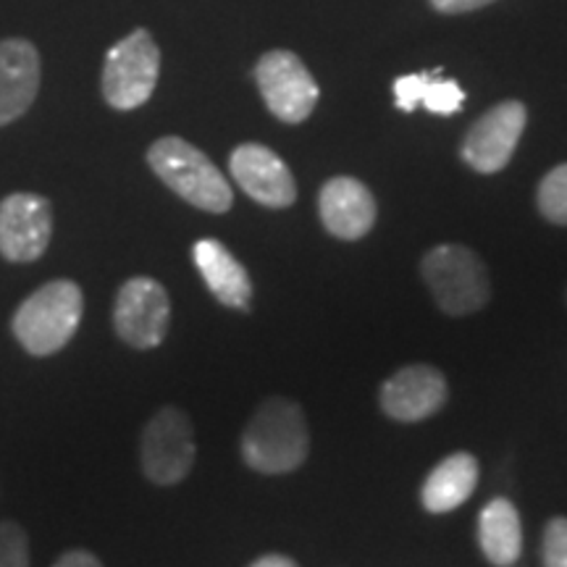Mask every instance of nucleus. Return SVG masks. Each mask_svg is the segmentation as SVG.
<instances>
[{
	"label": "nucleus",
	"instance_id": "1",
	"mask_svg": "<svg viewBox=\"0 0 567 567\" xmlns=\"http://www.w3.org/2000/svg\"><path fill=\"white\" fill-rule=\"evenodd\" d=\"M310 450L308 421L302 408L287 396H271L255 410L243 434V457L266 476L292 473Z\"/></svg>",
	"mask_w": 567,
	"mask_h": 567
},
{
	"label": "nucleus",
	"instance_id": "2",
	"mask_svg": "<svg viewBox=\"0 0 567 567\" xmlns=\"http://www.w3.org/2000/svg\"><path fill=\"white\" fill-rule=\"evenodd\" d=\"M84 295L80 284L55 279L42 284L13 313V337L30 354L45 358L66 347L80 329Z\"/></svg>",
	"mask_w": 567,
	"mask_h": 567
},
{
	"label": "nucleus",
	"instance_id": "3",
	"mask_svg": "<svg viewBox=\"0 0 567 567\" xmlns=\"http://www.w3.org/2000/svg\"><path fill=\"white\" fill-rule=\"evenodd\" d=\"M147 163L155 176L174 189L182 200L205 213H226L231 208V184L200 147L182 137H161L147 151Z\"/></svg>",
	"mask_w": 567,
	"mask_h": 567
},
{
	"label": "nucleus",
	"instance_id": "4",
	"mask_svg": "<svg viewBox=\"0 0 567 567\" xmlns=\"http://www.w3.org/2000/svg\"><path fill=\"white\" fill-rule=\"evenodd\" d=\"M425 287L431 289L439 308L446 316H471L484 308L492 297L488 271L478 252L463 245H439L421 260Z\"/></svg>",
	"mask_w": 567,
	"mask_h": 567
},
{
	"label": "nucleus",
	"instance_id": "5",
	"mask_svg": "<svg viewBox=\"0 0 567 567\" xmlns=\"http://www.w3.org/2000/svg\"><path fill=\"white\" fill-rule=\"evenodd\" d=\"M161 51L147 30H134L105 53L103 97L111 109L134 111L153 97L158 84Z\"/></svg>",
	"mask_w": 567,
	"mask_h": 567
},
{
	"label": "nucleus",
	"instance_id": "6",
	"mask_svg": "<svg viewBox=\"0 0 567 567\" xmlns=\"http://www.w3.org/2000/svg\"><path fill=\"white\" fill-rule=\"evenodd\" d=\"M142 471L158 486H174L195 465L193 421L179 408L168 405L151 417L142 431Z\"/></svg>",
	"mask_w": 567,
	"mask_h": 567
},
{
	"label": "nucleus",
	"instance_id": "7",
	"mask_svg": "<svg viewBox=\"0 0 567 567\" xmlns=\"http://www.w3.org/2000/svg\"><path fill=\"white\" fill-rule=\"evenodd\" d=\"M172 300L161 281L151 276H132L122 284L113 305V326L122 342L134 350H153L168 334Z\"/></svg>",
	"mask_w": 567,
	"mask_h": 567
},
{
	"label": "nucleus",
	"instance_id": "8",
	"mask_svg": "<svg viewBox=\"0 0 567 567\" xmlns=\"http://www.w3.org/2000/svg\"><path fill=\"white\" fill-rule=\"evenodd\" d=\"M255 82L268 111L284 124H300L318 103V84L308 66L289 51H271L255 66Z\"/></svg>",
	"mask_w": 567,
	"mask_h": 567
},
{
	"label": "nucleus",
	"instance_id": "9",
	"mask_svg": "<svg viewBox=\"0 0 567 567\" xmlns=\"http://www.w3.org/2000/svg\"><path fill=\"white\" fill-rule=\"evenodd\" d=\"M53 237V208L38 193H13L0 200V255L11 264H32Z\"/></svg>",
	"mask_w": 567,
	"mask_h": 567
},
{
	"label": "nucleus",
	"instance_id": "10",
	"mask_svg": "<svg viewBox=\"0 0 567 567\" xmlns=\"http://www.w3.org/2000/svg\"><path fill=\"white\" fill-rule=\"evenodd\" d=\"M528 124L526 105L517 101H505L486 111L471 126L463 140V161L478 174H496L507 166L515 155L517 142Z\"/></svg>",
	"mask_w": 567,
	"mask_h": 567
},
{
	"label": "nucleus",
	"instance_id": "11",
	"mask_svg": "<svg viewBox=\"0 0 567 567\" xmlns=\"http://www.w3.org/2000/svg\"><path fill=\"white\" fill-rule=\"evenodd\" d=\"M229 168L245 195L266 208H289L297 200L295 176L271 147L255 145V142L239 145L231 153Z\"/></svg>",
	"mask_w": 567,
	"mask_h": 567
},
{
	"label": "nucleus",
	"instance_id": "12",
	"mask_svg": "<svg viewBox=\"0 0 567 567\" xmlns=\"http://www.w3.org/2000/svg\"><path fill=\"white\" fill-rule=\"evenodd\" d=\"M444 373L434 365H408L396 371L381 386V408L389 417L402 423H417L439 413L446 405Z\"/></svg>",
	"mask_w": 567,
	"mask_h": 567
},
{
	"label": "nucleus",
	"instance_id": "13",
	"mask_svg": "<svg viewBox=\"0 0 567 567\" xmlns=\"http://www.w3.org/2000/svg\"><path fill=\"white\" fill-rule=\"evenodd\" d=\"M42 63L30 40H0V126L30 111L40 92Z\"/></svg>",
	"mask_w": 567,
	"mask_h": 567
},
{
	"label": "nucleus",
	"instance_id": "14",
	"mask_svg": "<svg viewBox=\"0 0 567 567\" xmlns=\"http://www.w3.org/2000/svg\"><path fill=\"white\" fill-rule=\"evenodd\" d=\"M318 210L329 234L354 243L365 237L375 224V200L371 189L352 176H334L318 195Z\"/></svg>",
	"mask_w": 567,
	"mask_h": 567
},
{
	"label": "nucleus",
	"instance_id": "15",
	"mask_svg": "<svg viewBox=\"0 0 567 567\" xmlns=\"http://www.w3.org/2000/svg\"><path fill=\"white\" fill-rule=\"evenodd\" d=\"M193 258L205 287L226 308L247 313L252 305V281L245 266L234 258L231 250L218 239H200L193 247Z\"/></svg>",
	"mask_w": 567,
	"mask_h": 567
},
{
	"label": "nucleus",
	"instance_id": "16",
	"mask_svg": "<svg viewBox=\"0 0 567 567\" xmlns=\"http://www.w3.org/2000/svg\"><path fill=\"white\" fill-rule=\"evenodd\" d=\"M478 484V460L467 452H457L442 460L431 476L425 478L421 502L429 513L442 515L452 513L471 499L473 488Z\"/></svg>",
	"mask_w": 567,
	"mask_h": 567
},
{
	"label": "nucleus",
	"instance_id": "17",
	"mask_svg": "<svg viewBox=\"0 0 567 567\" xmlns=\"http://www.w3.org/2000/svg\"><path fill=\"white\" fill-rule=\"evenodd\" d=\"M478 544L484 557L496 567H509L517 563L523 551V526L513 502L499 496V499H492L481 509Z\"/></svg>",
	"mask_w": 567,
	"mask_h": 567
},
{
	"label": "nucleus",
	"instance_id": "18",
	"mask_svg": "<svg viewBox=\"0 0 567 567\" xmlns=\"http://www.w3.org/2000/svg\"><path fill=\"white\" fill-rule=\"evenodd\" d=\"M536 203L547 221L567 226V163L551 168V172L544 176L542 184H538Z\"/></svg>",
	"mask_w": 567,
	"mask_h": 567
},
{
	"label": "nucleus",
	"instance_id": "19",
	"mask_svg": "<svg viewBox=\"0 0 567 567\" xmlns=\"http://www.w3.org/2000/svg\"><path fill=\"white\" fill-rule=\"evenodd\" d=\"M465 103V92L460 90V84L455 80H442V71H431L429 84H425L423 101L421 105L425 111L436 113V116H452L463 109Z\"/></svg>",
	"mask_w": 567,
	"mask_h": 567
},
{
	"label": "nucleus",
	"instance_id": "20",
	"mask_svg": "<svg viewBox=\"0 0 567 567\" xmlns=\"http://www.w3.org/2000/svg\"><path fill=\"white\" fill-rule=\"evenodd\" d=\"M0 567H30V538L19 523H0Z\"/></svg>",
	"mask_w": 567,
	"mask_h": 567
},
{
	"label": "nucleus",
	"instance_id": "21",
	"mask_svg": "<svg viewBox=\"0 0 567 567\" xmlns=\"http://www.w3.org/2000/svg\"><path fill=\"white\" fill-rule=\"evenodd\" d=\"M542 559L544 567H567V517H555L547 523Z\"/></svg>",
	"mask_w": 567,
	"mask_h": 567
},
{
	"label": "nucleus",
	"instance_id": "22",
	"mask_svg": "<svg viewBox=\"0 0 567 567\" xmlns=\"http://www.w3.org/2000/svg\"><path fill=\"white\" fill-rule=\"evenodd\" d=\"M429 76L431 71H421V74H408V76H400V80L394 82V97H396V109L400 111H415L417 105L423 101V92H425V84H429Z\"/></svg>",
	"mask_w": 567,
	"mask_h": 567
},
{
	"label": "nucleus",
	"instance_id": "23",
	"mask_svg": "<svg viewBox=\"0 0 567 567\" xmlns=\"http://www.w3.org/2000/svg\"><path fill=\"white\" fill-rule=\"evenodd\" d=\"M492 3L494 0H431V6L442 13H465V11L484 9V6H492Z\"/></svg>",
	"mask_w": 567,
	"mask_h": 567
},
{
	"label": "nucleus",
	"instance_id": "24",
	"mask_svg": "<svg viewBox=\"0 0 567 567\" xmlns=\"http://www.w3.org/2000/svg\"><path fill=\"white\" fill-rule=\"evenodd\" d=\"M53 567H103V565H101V559H97L95 555H90V551L74 549V551H66V555H63Z\"/></svg>",
	"mask_w": 567,
	"mask_h": 567
},
{
	"label": "nucleus",
	"instance_id": "25",
	"mask_svg": "<svg viewBox=\"0 0 567 567\" xmlns=\"http://www.w3.org/2000/svg\"><path fill=\"white\" fill-rule=\"evenodd\" d=\"M250 567H297V563L284 555H266V557H260L258 563H252Z\"/></svg>",
	"mask_w": 567,
	"mask_h": 567
}]
</instances>
